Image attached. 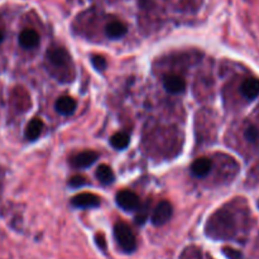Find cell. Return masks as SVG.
<instances>
[{"instance_id": "603a6c76", "label": "cell", "mask_w": 259, "mask_h": 259, "mask_svg": "<svg viewBox=\"0 0 259 259\" xmlns=\"http://www.w3.org/2000/svg\"><path fill=\"white\" fill-rule=\"evenodd\" d=\"M3 181H4V171H3V168L0 167V194H2L3 190Z\"/></svg>"}, {"instance_id": "7c38bea8", "label": "cell", "mask_w": 259, "mask_h": 259, "mask_svg": "<svg viewBox=\"0 0 259 259\" xmlns=\"http://www.w3.org/2000/svg\"><path fill=\"white\" fill-rule=\"evenodd\" d=\"M126 32H128L126 25L124 23L118 22V20L110 22L105 27V34L110 39H119V38L124 37L126 34Z\"/></svg>"}, {"instance_id": "7402d4cb", "label": "cell", "mask_w": 259, "mask_h": 259, "mask_svg": "<svg viewBox=\"0 0 259 259\" xmlns=\"http://www.w3.org/2000/svg\"><path fill=\"white\" fill-rule=\"evenodd\" d=\"M95 242L101 250H106V240L105 235H104L103 233H98V234L95 235Z\"/></svg>"}, {"instance_id": "52a82bcc", "label": "cell", "mask_w": 259, "mask_h": 259, "mask_svg": "<svg viewBox=\"0 0 259 259\" xmlns=\"http://www.w3.org/2000/svg\"><path fill=\"white\" fill-rule=\"evenodd\" d=\"M163 86L167 93L169 94H181L186 89V81L179 75H167L163 78Z\"/></svg>"}, {"instance_id": "d6986e66", "label": "cell", "mask_w": 259, "mask_h": 259, "mask_svg": "<svg viewBox=\"0 0 259 259\" xmlns=\"http://www.w3.org/2000/svg\"><path fill=\"white\" fill-rule=\"evenodd\" d=\"M245 138H247V141L252 142V143H254V142H257L258 137H259V133H258V129L255 128V126H248L247 131H245L244 133Z\"/></svg>"}, {"instance_id": "9c48e42d", "label": "cell", "mask_w": 259, "mask_h": 259, "mask_svg": "<svg viewBox=\"0 0 259 259\" xmlns=\"http://www.w3.org/2000/svg\"><path fill=\"white\" fill-rule=\"evenodd\" d=\"M71 204L75 207H81V209H89V207H98L100 205V199L94 194H78L72 197Z\"/></svg>"}, {"instance_id": "30bf717a", "label": "cell", "mask_w": 259, "mask_h": 259, "mask_svg": "<svg viewBox=\"0 0 259 259\" xmlns=\"http://www.w3.org/2000/svg\"><path fill=\"white\" fill-rule=\"evenodd\" d=\"M240 93L247 100H254L259 96V80L258 78H248L240 86Z\"/></svg>"}, {"instance_id": "d4e9b609", "label": "cell", "mask_w": 259, "mask_h": 259, "mask_svg": "<svg viewBox=\"0 0 259 259\" xmlns=\"http://www.w3.org/2000/svg\"><path fill=\"white\" fill-rule=\"evenodd\" d=\"M258 209H259V200H258Z\"/></svg>"}, {"instance_id": "5bb4252c", "label": "cell", "mask_w": 259, "mask_h": 259, "mask_svg": "<svg viewBox=\"0 0 259 259\" xmlns=\"http://www.w3.org/2000/svg\"><path fill=\"white\" fill-rule=\"evenodd\" d=\"M43 126L45 125H43V121L40 120V119L38 118L32 119V120L27 124V128H25V133H24L25 139L30 142L35 141V139L42 134Z\"/></svg>"}, {"instance_id": "8fae6325", "label": "cell", "mask_w": 259, "mask_h": 259, "mask_svg": "<svg viewBox=\"0 0 259 259\" xmlns=\"http://www.w3.org/2000/svg\"><path fill=\"white\" fill-rule=\"evenodd\" d=\"M211 167H212L211 161H210L209 158H206V157H201V158H197L196 161L192 163L191 172L194 176L200 177V179H201V177L207 176V175L210 174Z\"/></svg>"}, {"instance_id": "ac0fdd59", "label": "cell", "mask_w": 259, "mask_h": 259, "mask_svg": "<svg viewBox=\"0 0 259 259\" xmlns=\"http://www.w3.org/2000/svg\"><path fill=\"white\" fill-rule=\"evenodd\" d=\"M91 62H93V66L98 71H104L106 68V60L103 56H93Z\"/></svg>"}, {"instance_id": "5b68a950", "label": "cell", "mask_w": 259, "mask_h": 259, "mask_svg": "<svg viewBox=\"0 0 259 259\" xmlns=\"http://www.w3.org/2000/svg\"><path fill=\"white\" fill-rule=\"evenodd\" d=\"M174 214V207L169 204L168 201H161L156 206V209L153 210V214H152V224L156 225V227H161L164 225L166 223H168V220L172 218Z\"/></svg>"}, {"instance_id": "4fadbf2b", "label": "cell", "mask_w": 259, "mask_h": 259, "mask_svg": "<svg viewBox=\"0 0 259 259\" xmlns=\"http://www.w3.org/2000/svg\"><path fill=\"white\" fill-rule=\"evenodd\" d=\"M76 101L70 96H61L57 101H56V110L62 115H71L75 113L76 110Z\"/></svg>"}, {"instance_id": "cb8c5ba5", "label": "cell", "mask_w": 259, "mask_h": 259, "mask_svg": "<svg viewBox=\"0 0 259 259\" xmlns=\"http://www.w3.org/2000/svg\"><path fill=\"white\" fill-rule=\"evenodd\" d=\"M3 40H4V33H3V30H0V45L3 43Z\"/></svg>"}, {"instance_id": "6da1fadb", "label": "cell", "mask_w": 259, "mask_h": 259, "mask_svg": "<svg viewBox=\"0 0 259 259\" xmlns=\"http://www.w3.org/2000/svg\"><path fill=\"white\" fill-rule=\"evenodd\" d=\"M46 61L48 63V71L61 81H72L70 71L73 72L71 56L63 47H51L46 53Z\"/></svg>"}, {"instance_id": "7a4b0ae2", "label": "cell", "mask_w": 259, "mask_h": 259, "mask_svg": "<svg viewBox=\"0 0 259 259\" xmlns=\"http://www.w3.org/2000/svg\"><path fill=\"white\" fill-rule=\"evenodd\" d=\"M233 219L230 218L229 212L224 210H219L212 218H210L207 223V234L215 238H228L230 230L233 229Z\"/></svg>"}, {"instance_id": "44dd1931", "label": "cell", "mask_w": 259, "mask_h": 259, "mask_svg": "<svg viewBox=\"0 0 259 259\" xmlns=\"http://www.w3.org/2000/svg\"><path fill=\"white\" fill-rule=\"evenodd\" d=\"M223 252H224V254L227 255L229 259H240L242 258L240 252H238V250H235V249H232V248H224V249H223Z\"/></svg>"}, {"instance_id": "e0dca14e", "label": "cell", "mask_w": 259, "mask_h": 259, "mask_svg": "<svg viewBox=\"0 0 259 259\" xmlns=\"http://www.w3.org/2000/svg\"><path fill=\"white\" fill-rule=\"evenodd\" d=\"M148 215H149V201L146 202L143 206H141L138 209V212L136 215V223L138 225H143L144 223L147 222L148 219Z\"/></svg>"}, {"instance_id": "2e32d148", "label": "cell", "mask_w": 259, "mask_h": 259, "mask_svg": "<svg viewBox=\"0 0 259 259\" xmlns=\"http://www.w3.org/2000/svg\"><path fill=\"white\" fill-rule=\"evenodd\" d=\"M129 142H131V138H129V136L126 133H116L110 138L111 147L115 149H119V151L125 149L129 146Z\"/></svg>"}, {"instance_id": "ffe728a7", "label": "cell", "mask_w": 259, "mask_h": 259, "mask_svg": "<svg viewBox=\"0 0 259 259\" xmlns=\"http://www.w3.org/2000/svg\"><path fill=\"white\" fill-rule=\"evenodd\" d=\"M86 184L85 177L82 176H73L70 179V186L73 187V189H77V187L83 186Z\"/></svg>"}, {"instance_id": "8992f818", "label": "cell", "mask_w": 259, "mask_h": 259, "mask_svg": "<svg viewBox=\"0 0 259 259\" xmlns=\"http://www.w3.org/2000/svg\"><path fill=\"white\" fill-rule=\"evenodd\" d=\"M99 158V154L94 151H83L71 157V164L76 168H85L95 163Z\"/></svg>"}, {"instance_id": "9a60e30c", "label": "cell", "mask_w": 259, "mask_h": 259, "mask_svg": "<svg viewBox=\"0 0 259 259\" xmlns=\"http://www.w3.org/2000/svg\"><path fill=\"white\" fill-rule=\"evenodd\" d=\"M96 179L99 180L100 184L110 185L115 180V176H114V172L110 167L106 166V164H101L96 169Z\"/></svg>"}, {"instance_id": "3957f363", "label": "cell", "mask_w": 259, "mask_h": 259, "mask_svg": "<svg viewBox=\"0 0 259 259\" xmlns=\"http://www.w3.org/2000/svg\"><path fill=\"white\" fill-rule=\"evenodd\" d=\"M114 237H115L116 242H118L119 247L124 250L125 253H133L137 248V239L134 233L126 225L125 223H116L114 227Z\"/></svg>"}, {"instance_id": "277c9868", "label": "cell", "mask_w": 259, "mask_h": 259, "mask_svg": "<svg viewBox=\"0 0 259 259\" xmlns=\"http://www.w3.org/2000/svg\"><path fill=\"white\" fill-rule=\"evenodd\" d=\"M115 201L119 207H121L125 211H134L141 207V200L137 196V194L129 191V190H123L118 192L115 197Z\"/></svg>"}, {"instance_id": "ba28073f", "label": "cell", "mask_w": 259, "mask_h": 259, "mask_svg": "<svg viewBox=\"0 0 259 259\" xmlns=\"http://www.w3.org/2000/svg\"><path fill=\"white\" fill-rule=\"evenodd\" d=\"M18 40H19V45L22 48H24V50H33V48H35L39 45V34L34 29L27 28V29H23L20 32Z\"/></svg>"}]
</instances>
